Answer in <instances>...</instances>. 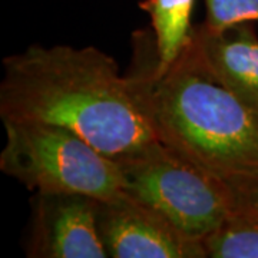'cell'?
Wrapping results in <instances>:
<instances>
[{"mask_svg": "<svg viewBox=\"0 0 258 258\" xmlns=\"http://www.w3.org/2000/svg\"><path fill=\"white\" fill-rule=\"evenodd\" d=\"M0 116L71 129L120 162L158 139L113 57L93 46H29L3 60Z\"/></svg>", "mask_w": 258, "mask_h": 258, "instance_id": "cell-1", "label": "cell"}, {"mask_svg": "<svg viewBox=\"0 0 258 258\" xmlns=\"http://www.w3.org/2000/svg\"><path fill=\"white\" fill-rule=\"evenodd\" d=\"M125 76L162 145L225 182L258 175V113L217 82L189 45L162 66L154 35L135 33Z\"/></svg>", "mask_w": 258, "mask_h": 258, "instance_id": "cell-2", "label": "cell"}, {"mask_svg": "<svg viewBox=\"0 0 258 258\" xmlns=\"http://www.w3.org/2000/svg\"><path fill=\"white\" fill-rule=\"evenodd\" d=\"M0 168L37 194H82L111 200L122 192L119 164L71 129L43 122L3 120Z\"/></svg>", "mask_w": 258, "mask_h": 258, "instance_id": "cell-3", "label": "cell"}, {"mask_svg": "<svg viewBox=\"0 0 258 258\" xmlns=\"http://www.w3.org/2000/svg\"><path fill=\"white\" fill-rule=\"evenodd\" d=\"M118 164L122 191L192 240L203 242L234 214L228 182L159 141Z\"/></svg>", "mask_w": 258, "mask_h": 258, "instance_id": "cell-4", "label": "cell"}, {"mask_svg": "<svg viewBox=\"0 0 258 258\" xmlns=\"http://www.w3.org/2000/svg\"><path fill=\"white\" fill-rule=\"evenodd\" d=\"M98 232L112 258H204L201 241L184 235L158 212L122 192L96 200Z\"/></svg>", "mask_w": 258, "mask_h": 258, "instance_id": "cell-5", "label": "cell"}, {"mask_svg": "<svg viewBox=\"0 0 258 258\" xmlns=\"http://www.w3.org/2000/svg\"><path fill=\"white\" fill-rule=\"evenodd\" d=\"M28 254L40 258H106L96 200L82 194H37Z\"/></svg>", "mask_w": 258, "mask_h": 258, "instance_id": "cell-6", "label": "cell"}, {"mask_svg": "<svg viewBox=\"0 0 258 258\" xmlns=\"http://www.w3.org/2000/svg\"><path fill=\"white\" fill-rule=\"evenodd\" d=\"M189 47L212 78L258 113V37L251 23L227 30L195 26Z\"/></svg>", "mask_w": 258, "mask_h": 258, "instance_id": "cell-7", "label": "cell"}, {"mask_svg": "<svg viewBox=\"0 0 258 258\" xmlns=\"http://www.w3.org/2000/svg\"><path fill=\"white\" fill-rule=\"evenodd\" d=\"M194 3L195 0L139 2V8L151 18L158 62L162 66L174 63L191 42Z\"/></svg>", "mask_w": 258, "mask_h": 258, "instance_id": "cell-8", "label": "cell"}, {"mask_svg": "<svg viewBox=\"0 0 258 258\" xmlns=\"http://www.w3.org/2000/svg\"><path fill=\"white\" fill-rule=\"evenodd\" d=\"M203 244L207 257L258 258V222L234 212Z\"/></svg>", "mask_w": 258, "mask_h": 258, "instance_id": "cell-9", "label": "cell"}, {"mask_svg": "<svg viewBox=\"0 0 258 258\" xmlns=\"http://www.w3.org/2000/svg\"><path fill=\"white\" fill-rule=\"evenodd\" d=\"M204 25L212 30H227L241 23L258 22V0H205Z\"/></svg>", "mask_w": 258, "mask_h": 258, "instance_id": "cell-10", "label": "cell"}, {"mask_svg": "<svg viewBox=\"0 0 258 258\" xmlns=\"http://www.w3.org/2000/svg\"><path fill=\"white\" fill-rule=\"evenodd\" d=\"M232 192L234 212L258 222V175L228 182Z\"/></svg>", "mask_w": 258, "mask_h": 258, "instance_id": "cell-11", "label": "cell"}]
</instances>
